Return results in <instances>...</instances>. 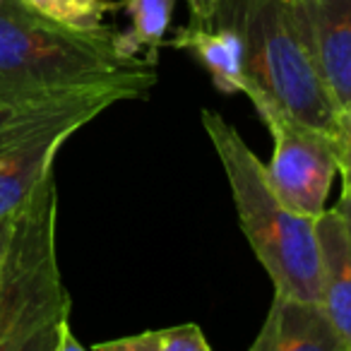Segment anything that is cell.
Wrapping results in <instances>:
<instances>
[{"label":"cell","instance_id":"8fae6325","mask_svg":"<svg viewBox=\"0 0 351 351\" xmlns=\"http://www.w3.org/2000/svg\"><path fill=\"white\" fill-rule=\"evenodd\" d=\"M178 0H121V10L130 17V29L116 32V46L128 58H147L156 63V53L164 49V34L173 17Z\"/></svg>","mask_w":351,"mask_h":351},{"label":"cell","instance_id":"52a82bcc","mask_svg":"<svg viewBox=\"0 0 351 351\" xmlns=\"http://www.w3.org/2000/svg\"><path fill=\"white\" fill-rule=\"evenodd\" d=\"M250 351H344L322 303L274 291Z\"/></svg>","mask_w":351,"mask_h":351},{"label":"cell","instance_id":"5b68a950","mask_svg":"<svg viewBox=\"0 0 351 351\" xmlns=\"http://www.w3.org/2000/svg\"><path fill=\"white\" fill-rule=\"evenodd\" d=\"M128 87L97 84L0 113V219L27 200L53 171L63 145L99 113L121 101H137Z\"/></svg>","mask_w":351,"mask_h":351},{"label":"cell","instance_id":"9a60e30c","mask_svg":"<svg viewBox=\"0 0 351 351\" xmlns=\"http://www.w3.org/2000/svg\"><path fill=\"white\" fill-rule=\"evenodd\" d=\"M337 210L341 212V217H344V221H346V226H349V234H351V202L346 200L344 195L339 197V200H337Z\"/></svg>","mask_w":351,"mask_h":351},{"label":"cell","instance_id":"30bf717a","mask_svg":"<svg viewBox=\"0 0 351 351\" xmlns=\"http://www.w3.org/2000/svg\"><path fill=\"white\" fill-rule=\"evenodd\" d=\"M166 46L191 51L200 60V65H205L212 84L219 92L243 94L245 84H248L245 49L241 34L231 25L191 17V22L183 29L176 32L173 39L166 41Z\"/></svg>","mask_w":351,"mask_h":351},{"label":"cell","instance_id":"8992f818","mask_svg":"<svg viewBox=\"0 0 351 351\" xmlns=\"http://www.w3.org/2000/svg\"><path fill=\"white\" fill-rule=\"evenodd\" d=\"M248 99L274 140L272 159L265 164L269 186L284 205L317 219L339 176V140L296 121L265 94L253 92Z\"/></svg>","mask_w":351,"mask_h":351},{"label":"cell","instance_id":"e0dca14e","mask_svg":"<svg viewBox=\"0 0 351 351\" xmlns=\"http://www.w3.org/2000/svg\"><path fill=\"white\" fill-rule=\"evenodd\" d=\"M344 128H346V130L351 132V104H349V106L344 108Z\"/></svg>","mask_w":351,"mask_h":351},{"label":"cell","instance_id":"3957f363","mask_svg":"<svg viewBox=\"0 0 351 351\" xmlns=\"http://www.w3.org/2000/svg\"><path fill=\"white\" fill-rule=\"evenodd\" d=\"M191 17L231 25L243 39L248 84L289 116L339 140L344 113L313 51L298 0H188Z\"/></svg>","mask_w":351,"mask_h":351},{"label":"cell","instance_id":"ba28073f","mask_svg":"<svg viewBox=\"0 0 351 351\" xmlns=\"http://www.w3.org/2000/svg\"><path fill=\"white\" fill-rule=\"evenodd\" d=\"M322 77L341 113L351 104V0H298Z\"/></svg>","mask_w":351,"mask_h":351},{"label":"cell","instance_id":"277c9868","mask_svg":"<svg viewBox=\"0 0 351 351\" xmlns=\"http://www.w3.org/2000/svg\"><path fill=\"white\" fill-rule=\"evenodd\" d=\"M202 128L224 166L239 224L277 293L322 298L317 219L284 205L269 186L265 164L221 113L202 108Z\"/></svg>","mask_w":351,"mask_h":351},{"label":"cell","instance_id":"7a4b0ae2","mask_svg":"<svg viewBox=\"0 0 351 351\" xmlns=\"http://www.w3.org/2000/svg\"><path fill=\"white\" fill-rule=\"evenodd\" d=\"M58 186L46 173L8 215L0 250V351H82L70 330V293L56 248Z\"/></svg>","mask_w":351,"mask_h":351},{"label":"cell","instance_id":"4fadbf2b","mask_svg":"<svg viewBox=\"0 0 351 351\" xmlns=\"http://www.w3.org/2000/svg\"><path fill=\"white\" fill-rule=\"evenodd\" d=\"M36 12L77 32H94L104 27L108 12L121 10L113 0H27Z\"/></svg>","mask_w":351,"mask_h":351},{"label":"cell","instance_id":"7c38bea8","mask_svg":"<svg viewBox=\"0 0 351 351\" xmlns=\"http://www.w3.org/2000/svg\"><path fill=\"white\" fill-rule=\"evenodd\" d=\"M97 351H212L200 325H176L164 330H147L118 339L99 341Z\"/></svg>","mask_w":351,"mask_h":351},{"label":"cell","instance_id":"2e32d148","mask_svg":"<svg viewBox=\"0 0 351 351\" xmlns=\"http://www.w3.org/2000/svg\"><path fill=\"white\" fill-rule=\"evenodd\" d=\"M5 229H8V217L0 219V250H3V241H5Z\"/></svg>","mask_w":351,"mask_h":351},{"label":"cell","instance_id":"5bb4252c","mask_svg":"<svg viewBox=\"0 0 351 351\" xmlns=\"http://www.w3.org/2000/svg\"><path fill=\"white\" fill-rule=\"evenodd\" d=\"M339 176H341V195L351 202V132L346 128L339 137Z\"/></svg>","mask_w":351,"mask_h":351},{"label":"cell","instance_id":"6da1fadb","mask_svg":"<svg viewBox=\"0 0 351 351\" xmlns=\"http://www.w3.org/2000/svg\"><path fill=\"white\" fill-rule=\"evenodd\" d=\"M156 80V63L123 56L111 27L77 32L27 0H0V113L97 84L128 87L147 99Z\"/></svg>","mask_w":351,"mask_h":351},{"label":"cell","instance_id":"9c48e42d","mask_svg":"<svg viewBox=\"0 0 351 351\" xmlns=\"http://www.w3.org/2000/svg\"><path fill=\"white\" fill-rule=\"evenodd\" d=\"M322 265V308L337 337L351 351V234L337 207L317 217Z\"/></svg>","mask_w":351,"mask_h":351}]
</instances>
